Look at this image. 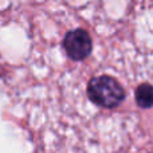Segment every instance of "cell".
<instances>
[{
    "label": "cell",
    "instance_id": "cell-1",
    "mask_svg": "<svg viewBox=\"0 0 153 153\" xmlns=\"http://www.w3.org/2000/svg\"><path fill=\"white\" fill-rule=\"evenodd\" d=\"M87 97L97 106L113 109L124 101L125 90L121 83L113 76H94L87 83Z\"/></svg>",
    "mask_w": 153,
    "mask_h": 153
},
{
    "label": "cell",
    "instance_id": "cell-2",
    "mask_svg": "<svg viewBox=\"0 0 153 153\" xmlns=\"http://www.w3.org/2000/svg\"><path fill=\"white\" fill-rule=\"evenodd\" d=\"M63 48L67 56L73 61H83L90 55L93 42L87 31L76 28L67 32L63 39Z\"/></svg>",
    "mask_w": 153,
    "mask_h": 153
},
{
    "label": "cell",
    "instance_id": "cell-3",
    "mask_svg": "<svg viewBox=\"0 0 153 153\" xmlns=\"http://www.w3.org/2000/svg\"><path fill=\"white\" fill-rule=\"evenodd\" d=\"M136 101L143 109H149L152 106V87L149 83H143L136 90Z\"/></svg>",
    "mask_w": 153,
    "mask_h": 153
}]
</instances>
